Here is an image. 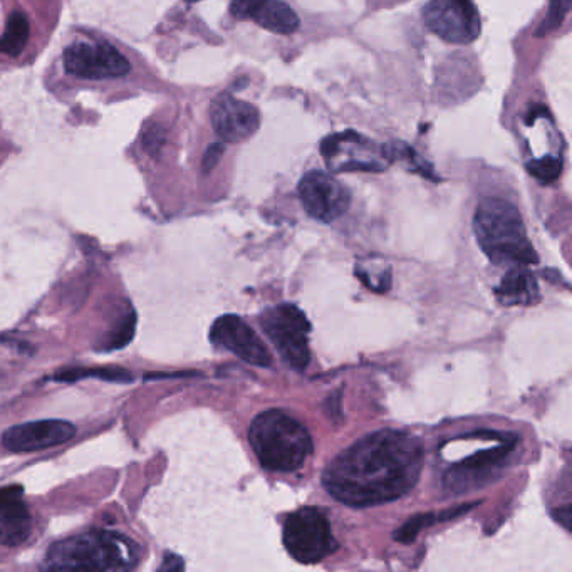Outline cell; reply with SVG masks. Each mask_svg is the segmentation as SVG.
Returning a JSON list of instances; mask_svg holds the SVG:
<instances>
[{
	"label": "cell",
	"mask_w": 572,
	"mask_h": 572,
	"mask_svg": "<svg viewBox=\"0 0 572 572\" xmlns=\"http://www.w3.org/2000/svg\"><path fill=\"white\" fill-rule=\"evenodd\" d=\"M222 155H224V145H221V143L212 145L203 156V171L208 174L221 162Z\"/></svg>",
	"instance_id": "484cf974"
},
{
	"label": "cell",
	"mask_w": 572,
	"mask_h": 572,
	"mask_svg": "<svg viewBox=\"0 0 572 572\" xmlns=\"http://www.w3.org/2000/svg\"><path fill=\"white\" fill-rule=\"evenodd\" d=\"M284 546L301 564H315L337 549L326 515L312 508L301 509L287 517Z\"/></svg>",
	"instance_id": "8992f818"
},
{
	"label": "cell",
	"mask_w": 572,
	"mask_h": 572,
	"mask_svg": "<svg viewBox=\"0 0 572 572\" xmlns=\"http://www.w3.org/2000/svg\"><path fill=\"white\" fill-rule=\"evenodd\" d=\"M76 427L65 420H39L15 425L2 434V445L14 453L39 452L70 442Z\"/></svg>",
	"instance_id": "5bb4252c"
},
{
	"label": "cell",
	"mask_w": 572,
	"mask_h": 572,
	"mask_svg": "<svg viewBox=\"0 0 572 572\" xmlns=\"http://www.w3.org/2000/svg\"><path fill=\"white\" fill-rule=\"evenodd\" d=\"M299 199L312 218L326 224L345 215L351 203L348 190L336 178L319 170L309 171L302 177Z\"/></svg>",
	"instance_id": "30bf717a"
},
{
	"label": "cell",
	"mask_w": 572,
	"mask_h": 572,
	"mask_svg": "<svg viewBox=\"0 0 572 572\" xmlns=\"http://www.w3.org/2000/svg\"><path fill=\"white\" fill-rule=\"evenodd\" d=\"M261 326L287 366L297 371L308 368L311 324L301 309L293 305L274 306L261 315Z\"/></svg>",
	"instance_id": "5b68a950"
},
{
	"label": "cell",
	"mask_w": 572,
	"mask_h": 572,
	"mask_svg": "<svg viewBox=\"0 0 572 572\" xmlns=\"http://www.w3.org/2000/svg\"><path fill=\"white\" fill-rule=\"evenodd\" d=\"M515 445H517L515 437L512 439L502 437L499 445L480 450L475 455L468 456L461 464L450 468L445 477L446 489L450 492L462 493L475 487H482L490 478L496 477L499 470H502Z\"/></svg>",
	"instance_id": "8fae6325"
},
{
	"label": "cell",
	"mask_w": 572,
	"mask_h": 572,
	"mask_svg": "<svg viewBox=\"0 0 572 572\" xmlns=\"http://www.w3.org/2000/svg\"><path fill=\"white\" fill-rule=\"evenodd\" d=\"M211 339L217 348L225 349L242 359L247 365L267 368L272 356L264 341L239 315H222L211 330Z\"/></svg>",
	"instance_id": "7c38bea8"
},
{
	"label": "cell",
	"mask_w": 572,
	"mask_h": 572,
	"mask_svg": "<svg viewBox=\"0 0 572 572\" xmlns=\"http://www.w3.org/2000/svg\"><path fill=\"white\" fill-rule=\"evenodd\" d=\"M134 326H136V315L133 311L121 321L120 326L115 330L108 341H106V351H112V349L124 348V346L133 339Z\"/></svg>",
	"instance_id": "7402d4cb"
},
{
	"label": "cell",
	"mask_w": 572,
	"mask_h": 572,
	"mask_svg": "<svg viewBox=\"0 0 572 572\" xmlns=\"http://www.w3.org/2000/svg\"><path fill=\"white\" fill-rule=\"evenodd\" d=\"M65 73L84 80H112L130 73V62L109 44L74 43L64 51Z\"/></svg>",
	"instance_id": "9c48e42d"
},
{
	"label": "cell",
	"mask_w": 572,
	"mask_h": 572,
	"mask_svg": "<svg viewBox=\"0 0 572 572\" xmlns=\"http://www.w3.org/2000/svg\"><path fill=\"white\" fill-rule=\"evenodd\" d=\"M27 40H29V22L26 15L15 12L9 19L4 34L0 37V52L17 58L26 49Z\"/></svg>",
	"instance_id": "ac0fdd59"
},
{
	"label": "cell",
	"mask_w": 572,
	"mask_h": 572,
	"mask_svg": "<svg viewBox=\"0 0 572 572\" xmlns=\"http://www.w3.org/2000/svg\"><path fill=\"white\" fill-rule=\"evenodd\" d=\"M474 230L478 246L496 265L527 267L539 262L521 214L508 200H484L475 212Z\"/></svg>",
	"instance_id": "7a4b0ae2"
},
{
	"label": "cell",
	"mask_w": 572,
	"mask_h": 572,
	"mask_svg": "<svg viewBox=\"0 0 572 572\" xmlns=\"http://www.w3.org/2000/svg\"><path fill=\"white\" fill-rule=\"evenodd\" d=\"M572 0H551V8H549V15L546 21L543 22V26L539 27V36L549 34L551 31L558 29L568 15L569 9H571Z\"/></svg>",
	"instance_id": "603a6c76"
},
{
	"label": "cell",
	"mask_w": 572,
	"mask_h": 572,
	"mask_svg": "<svg viewBox=\"0 0 572 572\" xmlns=\"http://www.w3.org/2000/svg\"><path fill=\"white\" fill-rule=\"evenodd\" d=\"M33 534V515L19 486L0 489V546L19 547Z\"/></svg>",
	"instance_id": "9a60e30c"
},
{
	"label": "cell",
	"mask_w": 572,
	"mask_h": 572,
	"mask_svg": "<svg viewBox=\"0 0 572 572\" xmlns=\"http://www.w3.org/2000/svg\"><path fill=\"white\" fill-rule=\"evenodd\" d=\"M496 296L503 306H533L539 299V286L531 272L512 269L497 287Z\"/></svg>",
	"instance_id": "2e32d148"
},
{
	"label": "cell",
	"mask_w": 572,
	"mask_h": 572,
	"mask_svg": "<svg viewBox=\"0 0 572 572\" xmlns=\"http://www.w3.org/2000/svg\"><path fill=\"white\" fill-rule=\"evenodd\" d=\"M139 544L123 534L91 531L52 544L46 556V569H93L127 571L139 564Z\"/></svg>",
	"instance_id": "3957f363"
},
{
	"label": "cell",
	"mask_w": 572,
	"mask_h": 572,
	"mask_svg": "<svg viewBox=\"0 0 572 572\" xmlns=\"http://www.w3.org/2000/svg\"><path fill=\"white\" fill-rule=\"evenodd\" d=\"M468 509L470 508L455 509V511H449L442 515H452V517H455V515L462 514V512H467ZM442 515L428 514L409 519V521L403 525L402 529L396 531L395 539L400 540V543H412V540L417 539L418 534L421 533L424 527H428V525L434 524V522L443 521V519H440Z\"/></svg>",
	"instance_id": "ffe728a7"
},
{
	"label": "cell",
	"mask_w": 572,
	"mask_h": 572,
	"mask_svg": "<svg viewBox=\"0 0 572 572\" xmlns=\"http://www.w3.org/2000/svg\"><path fill=\"white\" fill-rule=\"evenodd\" d=\"M249 440L262 467L271 472L297 470L312 453L308 428L281 409L259 415L250 425Z\"/></svg>",
	"instance_id": "277c9868"
},
{
	"label": "cell",
	"mask_w": 572,
	"mask_h": 572,
	"mask_svg": "<svg viewBox=\"0 0 572 572\" xmlns=\"http://www.w3.org/2000/svg\"><path fill=\"white\" fill-rule=\"evenodd\" d=\"M83 378H99V380L117 381V383L133 381V377L121 368H70V370H62L55 374L56 381H65V383H74Z\"/></svg>",
	"instance_id": "d6986e66"
},
{
	"label": "cell",
	"mask_w": 572,
	"mask_h": 572,
	"mask_svg": "<svg viewBox=\"0 0 572 572\" xmlns=\"http://www.w3.org/2000/svg\"><path fill=\"white\" fill-rule=\"evenodd\" d=\"M183 568H186V564H183V561H181L178 556L167 555V559H165L159 571H181Z\"/></svg>",
	"instance_id": "4316f807"
},
{
	"label": "cell",
	"mask_w": 572,
	"mask_h": 572,
	"mask_svg": "<svg viewBox=\"0 0 572 572\" xmlns=\"http://www.w3.org/2000/svg\"><path fill=\"white\" fill-rule=\"evenodd\" d=\"M321 153L333 171H383L393 164L388 145H377L356 131L331 134Z\"/></svg>",
	"instance_id": "52a82bcc"
},
{
	"label": "cell",
	"mask_w": 572,
	"mask_h": 572,
	"mask_svg": "<svg viewBox=\"0 0 572 572\" xmlns=\"http://www.w3.org/2000/svg\"><path fill=\"white\" fill-rule=\"evenodd\" d=\"M250 19L258 22L259 26L264 29L276 34L296 33L297 27L301 24L296 12L281 0H265Z\"/></svg>",
	"instance_id": "e0dca14e"
},
{
	"label": "cell",
	"mask_w": 572,
	"mask_h": 572,
	"mask_svg": "<svg viewBox=\"0 0 572 572\" xmlns=\"http://www.w3.org/2000/svg\"><path fill=\"white\" fill-rule=\"evenodd\" d=\"M211 120L215 133L227 143L246 142L261 127L258 108L228 93L212 102Z\"/></svg>",
	"instance_id": "4fadbf2b"
},
{
	"label": "cell",
	"mask_w": 572,
	"mask_h": 572,
	"mask_svg": "<svg viewBox=\"0 0 572 572\" xmlns=\"http://www.w3.org/2000/svg\"><path fill=\"white\" fill-rule=\"evenodd\" d=\"M527 170L543 183H551L562 171V158L558 155H546L543 158L531 159Z\"/></svg>",
	"instance_id": "44dd1931"
},
{
	"label": "cell",
	"mask_w": 572,
	"mask_h": 572,
	"mask_svg": "<svg viewBox=\"0 0 572 572\" xmlns=\"http://www.w3.org/2000/svg\"><path fill=\"white\" fill-rule=\"evenodd\" d=\"M164 142L165 131L162 130V128L156 127V124H152V127H148L145 136H143V143H145V148L148 150L150 153L158 152V150L162 148V145H164Z\"/></svg>",
	"instance_id": "d4e9b609"
},
{
	"label": "cell",
	"mask_w": 572,
	"mask_h": 572,
	"mask_svg": "<svg viewBox=\"0 0 572 572\" xmlns=\"http://www.w3.org/2000/svg\"><path fill=\"white\" fill-rule=\"evenodd\" d=\"M424 468V446L412 434L381 430L368 434L330 462L323 484L349 508L392 502L414 489Z\"/></svg>",
	"instance_id": "6da1fadb"
},
{
	"label": "cell",
	"mask_w": 572,
	"mask_h": 572,
	"mask_svg": "<svg viewBox=\"0 0 572 572\" xmlns=\"http://www.w3.org/2000/svg\"><path fill=\"white\" fill-rule=\"evenodd\" d=\"M424 22L431 33L450 44H470L480 36L482 21L472 0H430Z\"/></svg>",
	"instance_id": "ba28073f"
},
{
	"label": "cell",
	"mask_w": 572,
	"mask_h": 572,
	"mask_svg": "<svg viewBox=\"0 0 572 572\" xmlns=\"http://www.w3.org/2000/svg\"><path fill=\"white\" fill-rule=\"evenodd\" d=\"M264 2L265 0H234L230 11L237 19H250Z\"/></svg>",
	"instance_id": "cb8c5ba5"
},
{
	"label": "cell",
	"mask_w": 572,
	"mask_h": 572,
	"mask_svg": "<svg viewBox=\"0 0 572 572\" xmlns=\"http://www.w3.org/2000/svg\"><path fill=\"white\" fill-rule=\"evenodd\" d=\"M187 2H192L193 4V2H200V0H187Z\"/></svg>",
	"instance_id": "83f0119b"
}]
</instances>
